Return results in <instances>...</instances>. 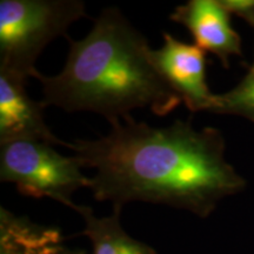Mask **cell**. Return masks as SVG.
<instances>
[{"label": "cell", "mask_w": 254, "mask_h": 254, "mask_svg": "<svg viewBox=\"0 0 254 254\" xmlns=\"http://www.w3.org/2000/svg\"><path fill=\"white\" fill-rule=\"evenodd\" d=\"M65 147L82 167L95 171L90 189L98 201L122 207L133 201L185 209L199 218L246 182L225 159L221 133L196 129L190 120L153 127L132 117L97 139H75Z\"/></svg>", "instance_id": "cell-1"}, {"label": "cell", "mask_w": 254, "mask_h": 254, "mask_svg": "<svg viewBox=\"0 0 254 254\" xmlns=\"http://www.w3.org/2000/svg\"><path fill=\"white\" fill-rule=\"evenodd\" d=\"M68 40L62 72L37 78L44 107L94 112L112 126L133 110L164 117L183 103L155 67L147 39L119 8H104L86 37Z\"/></svg>", "instance_id": "cell-2"}, {"label": "cell", "mask_w": 254, "mask_h": 254, "mask_svg": "<svg viewBox=\"0 0 254 254\" xmlns=\"http://www.w3.org/2000/svg\"><path fill=\"white\" fill-rule=\"evenodd\" d=\"M85 17L81 0H1L0 73L24 82L37 79L36 63L44 49L67 37L68 27Z\"/></svg>", "instance_id": "cell-3"}, {"label": "cell", "mask_w": 254, "mask_h": 254, "mask_svg": "<svg viewBox=\"0 0 254 254\" xmlns=\"http://www.w3.org/2000/svg\"><path fill=\"white\" fill-rule=\"evenodd\" d=\"M77 157H65L43 141L14 140L0 144V180L15 185L20 194L50 198L77 211L72 196L90 187Z\"/></svg>", "instance_id": "cell-4"}, {"label": "cell", "mask_w": 254, "mask_h": 254, "mask_svg": "<svg viewBox=\"0 0 254 254\" xmlns=\"http://www.w3.org/2000/svg\"><path fill=\"white\" fill-rule=\"evenodd\" d=\"M163 39V46L152 51L158 72L190 112H213L217 94L212 93L207 85L205 51L166 32Z\"/></svg>", "instance_id": "cell-5"}, {"label": "cell", "mask_w": 254, "mask_h": 254, "mask_svg": "<svg viewBox=\"0 0 254 254\" xmlns=\"http://www.w3.org/2000/svg\"><path fill=\"white\" fill-rule=\"evenodd\" d=\"M171 20L185 26L195 45L213 53L226 67L233 56H241V38L232 27L230 13L220 0H190L170 15Z\"/></svg>", "instance_id": "cell-6"}, {"label": "cell", "mask_w": 254, "mask_h": 254, "mask_svg": "<svg viewBox=\"0 0 254 254\" xmlns=\"http://www.w3.org/2000/svg\"><path fill=\"white\" fill-rule=\"evenodd\" d=\"M44 105L28 95L26 82L0 73V144L14 140L66 146L49 128Z\"/></svg>", "instance_id": "cell-7"}, {"label": "cell", "mask_w": 254, "mask_h": 254, "mask_svg": "<svg viewBox=\"0 0 254 254\" xmlns=\"http://www.w3.org/2000/svg\"><path fill=\"white\" fill-rule=\"evenodd\" d=\"M64 243L59 228L0 207V254H46Z\"/></svg>", "instance_id": "cell-8"}, {"label": "cell", "mask_w": 254, "mask_h": 254, "mask_svg": "<svg viewBox=\"0 0 254 254\" xmlns=\"http://www.w3.org/2000/svg\"><path fill=\"white\" fill-rule=\"evenodd\" d=\"M122 207H113L107 217H97L88 206L79 205L77 213L84 220L85 236L92 244V254H158L153 247L136 240L124 230Z\"/></svg>", "instance_id": "cell-9"}, {"label": "cell", "mask_w": 254, "mask_h": 254, "mask_svg": "<svg viewBox=\"0 0 254 254\" xmlns=\"http://www.w3.org/2000/svg\"><path fill=\"white\" fill-rule=\"evenodd\" d=\"M213 112L234 114L254 122V72H249L233 90L217 94Z\"/></svg>", "instance_id": "cell-10"}, {"label": "cell", "mask_w": 254, "mask_h": 254, "mask_svg": "<svg viewBox=\"0 0 254 254\" xmlns=\"http://www.w3.org/2000/svg\"><path fill=\"white\" fill-rule=\"evenodd\" d=\"M228 13H233L244 18L254 25V0H220Z\"/></svg>", "instance_id": "cell-11"}, {"label": "cell", "mask_w": 254, "mask_h": 254, "mask_svg": "<svg viewBox=\"0 0 254 254\" xmlns=\"http://www.w3.org/2000/svg\"><path fill=\"white\" fill-rule=\"evenodd\" d=\"M46 254H88L85 250H80V249H72V247H68L65 245V243L59 245L56 249L51 250L50 252H47Z\"/></svg>", "instance_id": "cell-12"}, {"label": "cell", "mask_w": 254, "mask_h": 254, "mask_svg": "<svg viewBox=\"0 0 254 254\" xmlns=\"http://www.w3.org/2000/svg\"><path fill=\"white\" fill-rule=\"evenodd\" d=\"M250 72H254V64H253V66H252V67H251V69H250Z\"/></svg>", "instance_id": "cell-13"}]
</instances>
